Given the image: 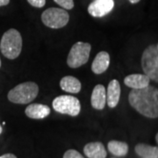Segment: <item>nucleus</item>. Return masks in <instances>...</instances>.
Returning a JSON list of instances; mask_svg holds the SVG:
<instances>
[{"instance_id": "1", "label": "nucleus", "mask_w": 158, "mask_h": 158, "mask_svg": "<svg viewBox=\"0 0 158 158\" xmlns=\"http://www.w3.org/2000/svg\"><path fill=\"white\" fill-rule=\"evenodd\" d=\"M130 106L141 115L150 118L158 117V90L148 85L141 89H133L129 92Z\"/></svg>"}, {"instance_id": "2", "label": "nucleus", "mask_w": 158, "mask_h": 158, "mask_svg": "<svg viewBox=\"0 0 158 158\" xmlns=\"http://www.w3.org/2000/svg\"><path fill=\"white\" fill-rule=\"evenodd\" d=\"M0 50L8 59H16L22 50V37L20 33L14 28L7 30L3 34L0 41Z\"/></svg>"}, {"instance_id": "3", "label": "nucleus", "mask_w": 158, "mask_h": 158, "mask_svg": "<svg viewBox=\"0 0 158 158\" xmlns=\"http://www.w3.org/2000/svg\"><path fill=\"white\" fill-rule=\"evenodd\" d=\"M39 87L34 82H25L15 86L8 93V99L14 104H28L38 95Z\"/></svg>"}, {"instance_id": "4", "label": "nucleus", "mask_w": 158, "mask_h": 158, "mask_svg": "<svg viewBox=\"0 0 158 158\" xmlns=\"http://www.w3.org/2000/svg\"><path fill=\"white\" fill-rule=\"evenodd\" d=\"M141 67L149 79L158 82V45L148 47L141 56Z\"/></svg>"}, {"instance_id": "5", "label": "nucleus", "mask_w": 158, "mask_h": 158, "mask_svg": "<svg viewBox=\"0 0 158 158\" xmlns=\"http://www.w3.org/2000/svg\"><path fill=\"white\" fill-rule=\"evenodd\" d=\"M69 20L68 11L64 9L52 7L42 12L41 21L46 27L53 29H59L64 27Z\"/></svg>"}, {"instance_id": "6", "label": "nucleus", "mask_w": 158, "mask_h": 158, "mask_svg": "<svg viewBox=\"0 0 158 158\" xmlns=\"http://www.w3.org/2000/svg\"><path fill=\"white\" fill-rule=\"evenodd\" d=\"M91 46L90 43L78 41L75 43L69 53L67 63L69 67L77 69L89 61Z\"/></svg>"}, {"instance_id": "7", "label": "nucleus", "mask_w": 158, "mask_h": 158, "mask_svg": "<svg viewBox=\"0 0 158 158\" xmlns=\"http://www.w3.org/2000/svg\"><path fill=\"white\" fill-rule=\"evenodd\" d=\"M54 110L62 114L69 116H77L81 111V104L78 98L70 95H62L56 97L52 103Z\"/></svg>"}, {"instance_id": "8", "label": "nucleus", "mask_w": 158, "mask_h": 158, "mask_svg": "<svg viewBox=\"0 0 158 158\" xmlns=\"http://www.w3.org/2000/svg\"><path fill=\"white\" fill-rule=\"evenodd\" d=\"M113 7V0H95L88 6V12L92 17L101 18L108 14Z\"/></svg>"}, {"instance_id": "9", "label": "nucleus", "mask_w": 158, "mask_h": 158, "mask_svg": "<svg viewBox=\"0 0 158 158\" xmlns=\"http://www.w3.org/2000/svg\"><path fill=\"white\" fill-rule=\"evenodd\" d=\"M106 103V88L102 85H97L92 90L90 97L91 106L96 110H103Z\"/></svg>"}, {"instance_id": "10", "label": "nucleus", "mask_w": 158, "mask_h": 158, "mask_svg": "<svg viewBox=\"0 0 158 158\" xmlns=\"http://www.w3.org/2000/svg\"><path fill=\"white\" fill-rule=\"evenodd\" d=\"M120 85L118 80L113 79L107 87L106 91V103L110 108H114L117 106L119 98H120Z\"/></svg>"}, {"instance_id": "11", "label": "nucleus", "mask_w": 158, "mask_h": 158, "mask_svg": "<svg viewBox=\"0 0 158 158\" xmlns=\"http://www.w3.org/2000/svg\"><path fill=\"white\" fill-rule=\"evenodd\" d=\"M25 113L30 118L40 119L48 117L50 114V108L42 104H31L26 108Z\"/></svg>"}, {"instance_id": "12", "label": "nucleus", "mask_w": 158, "mask_h": 158, "mask_svg": "<svg viewBox=\"0 0 158 158\" xmlns=\"http://www.w3.org/2000/svg\"><path fill=\"white\" fill-rule=\"evenodd\" d=\"M110 65V56L107 52L101 51L99 52L93 60L91 64V70L93 73L99 75L106 71Z\"/></svg>"}, {"instance_id": "13", "label": "nucleus", "mask_w": 158, "mask_h": 158, "mask_svg": "<svg viewBox=\"0 0 158 158\" xmlns=\"http://www.w3.org/2000/svg\"><path fill=\"white\" fill-rule=\"evenodd\" d=\"M149 77L145 74H132L124 79V84L132 89H141L149 85Z\"/></svg>"}, {"instance_id": "14", "label": "nucleus", "mask_w": 158, "mask_h": 158, "mask_svg": "<svg viewBox=\"0 0 158 158\" xmlns=\"http://www.w3.org/2000/svg\"><path fill=\"white\" fill-rule=\"evenodd\" d=\"M84 152L88 158H106L107 156L105 146L99 141L87 143L84 148Z\"/></svg>"}, {"instance_id": "15", "label": "nucleus", "mask_w": 158, "mask_h": 158, "mask_svg": "<svg viewBox=\"0 0 158 158\" xmlns=\"http://www.w3.org/2000/svg\"><path fill=\"white\" fill-rule=\"evenodd\" d=\"M60 86L62 90L69 93H78L82 88L80 81L72 76H66L62 77L60 81Z\"/></svg>"}, {"instance_id": "16", "label": "nucleus", "mask_w": 158, "mask_h": 158, "mask_svg": "<svg viewBox=\"0 0 158 158\" xmlns=\"http://www.w3.org/2000/svg\"><path fill=\"white\" fill-rule=\"evenodd\" d=\"M136 154L142 158H158V148L139 143L135 148Z\"/></svg>"}, {"instance_id": "17", "label": "nucleus", "mask_w": 158, "mask_h": 158, "mask_svg": "<svg viewBox=\"0 0 158 158\" xmlns=\"http://www.w3.org/2000/svg\"><path fill=\"white\" fill-rule=\"evenodd\" d=\"M107 148L108 150L116 156H125L128 153V145L124 141H109Z\"/></svg>"}, {"instance_id": "18", "label": "nucleus", "mask_w": 158, "mask_h": 158, "mask_svg": "<svg viewBox=\"0 0 158 158\" xmlns=\"http://www.w3.org/2000/svg\"><path fill=\"white\" fill-rule=\"evenodd\" d=\"M54 1L66 10H71L74 7L73 0H54Z\"/></svg>"}, {"instance_id": "19", "label": "nucleus", "mask_w": 158, "mask_h": 158, "mask_svg": "<svg viewBox=\"0 0 158 158\" xmlns=\"http://www.w3.org/2000/svg\"><path fill=\"white\" fill-rule=\"evenodd\" d=\"M63 158H85L78 151L75 149H69L63 155Z\"/></svg>"}, {"instance_id": "20", "label": "nucleus", "mask_w": 158, "mask_h": 158, "mask_svg": "<svg viewBox=\"0 0 158 158\" xmlns=\"http://www.w3.org/2000/svg\"><path fill=\"white\" fill-rule=\"evenodd\" d=\"M27 2L36 8H42L46 5V0H27Z\"/></svg>"}, {"instance_id": "21", "label": "nucleus", "mask_w": 158, "mask_h": 158, "mask_svg": "<svg viewBox=\"0 0 158 158\" xmlns=\"http://www.w3.org/2000/svg\"><path fill=\"white\" fill-rule=\"evenodd\" d=\"M0 158H17L16 156H14L13 154H5L3 156H1Z\"/></svg>"}, {"instance_id": "22", "label": "nucleus", "mask_w": 158, "mask_h": 158, "mask_svg": "<svg viewBox=\"0 0 158 158\" xmlns=\"http://www.w3.org/2000/svg\"><path fill=\"white\" fill-rule=\"evenodd\" d=\"M10 3V0H0V6H7Z\"/></svg>"}, {"instance_id": "23", "label": "nucleus", "mask_w": 158, "mask_h": 158, "mask_svg": "<svg viewBox=\"0 0 158 158\" xmlns=\"http://www.w3.org/2000/svg\"><path fill=\"white\" fill-rule=\"evenodd\" d=\"M141 0H129V2L131 4H137L138 2H140Z\"/></svg>"}, {"instance_id": "24", "label": "nucleus", "mask_w": 158, "mask_h": 158, "mask_svg": "<svg viewBox=\"0 0 158 158\" xmlns=\"http://www.w3.org/2000/svg\"><path fill=\"white\" fill-rule=\"evenodd\" d=\"M156 142H158V135L156 134Z\"/></svg>"}, {"instance_id": "25", "label": "nucleus", "mask_w": 158, "mask_h": 158, "mask_svg": "<svg viewBox=\"0 0 158 158\" xmlns=\"http://www.w3.org/2000/svg\"><path fill=\"white\" fill-rule=\"evenodd\" d=\"M1 133H2V127L0 126V134H1Z\"/></svg>"}, {"instance_id": "26", "label": "nucleus", "mask_w": 158, "mask_h": 158, "mask_svg": "<svg viewBox=\"0 0 158 158\" xmlns=\"http://www.w3.org/2000/svg\"><path fill=\"white\" fill-rule=\"evenodd\" d=\"M0 67H1V60H0Z\"/></svg>"}]
</instances>
